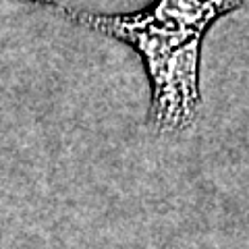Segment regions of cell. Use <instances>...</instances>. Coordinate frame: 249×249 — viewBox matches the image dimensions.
Masks as SVG:
<instances>
[{
    "mask_svg": "<svg viewBox=\"0 0 249 249\" xmlns=\"http://www.w3.org/2000/svg\"><path fill=\"white\" fill-rule=\"evenodd\" d=\"M245 0H158L135 15H89L60 6L67 17L124 40L142 54L152 81V121L158 129L181 131L199 106V46L216 17Z\"/></svg>",
    "mask_w": 249,
    "mask_h": 249,
    "instance_id": "cell-1",
    "label": "cell"
}]
</instances>
